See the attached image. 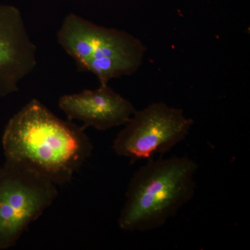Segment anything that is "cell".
I'll return each instance as SVG.
<instances>
[{"label": "cell", "mask_w": 250, "mask_h": 250, "mask_svg": "<svg viewBox=\"0 0 250 250\" xmlns=\"http://www.w3.org/2000/svg\"><path fill=\"white\" fill-rule=\"evenodd\" d=\"M1 143L5 164L22 166L56 185L70 182L93 151L82 126L62 121L36 99L9 120Z\"/></svg>", "instance_id": "obj_1"}, {"label": "cell", "mask_w": 250, "mask_h": 250, "mask_svg": "<svg viewBox=\"0 0 250 250\" xmlns=\"http://www.w3.org/2000/svg\"><path fill=\"white\" fill-rule=\"evenodd\" d=\"M198 165L184 156L149 159L130 180L118 218L125 231H147L173 218L195 194Z\"/></svg>", "instance_id": "obj_2"}, {"label": "cell", "mask_w": 250, "mask_h": 250, "mask_svg": "<svg viewBox=\"0 0 250 250\" xmlns=\"http://www.w3.org/2000/svg\"><path fill=\"white\" fill-rule=\"evenodd\" d=\"M57 41L79 70L93 74L100 85L137 72L146 51L142 41L126 31L98 25L75 14L64 18Z\"/></svg>", "instance_id": "obj_3"}, {"label": "cell", "mask_w": 250, "mask_h": 250, "mask_svg": "<svg viewBox=\"0 0 250 250\" xmlns=\"http://www.w3.org/2000/svg\"><path fill=\"white\" fill-rule=\"evenodd\" d=\"M56 184L22 166L0 167V250L16 246L58 195Z\"/></svg>", "instance_id": "obj_4"}, {"label": "cell", "mask_w": 250, "mask_h": 250, "mask_svg": "<svg viewBox=\"0 0 250 250\" xmlns=\"http://www.w3.org/2000/svg\"><path fill=\"white\" fill-rule=\"evenodd\" d=\"M194 121L181 108L164 103L151 104L136 111L125 127L118 133L113 144L117 155L134 162L164 154L189 134Z\"/></svg>", "instance_id": "obj_5"}, {"label": "cell", "mask_w": 250, "mask_h": 250, "mask_svg": "<svg viewBox=\"0 0 250 250\" xmlns=\"http://www.w3.org/2000/svg\"><path fill=\"white\" fill-rule=\"evenodd\" d=\"M37 65V48L21 11L0 4V98L18 92Z\"/></svg>", "instance_id": "obj_6"}, {"label": "cell", "mask_w": 250, "mask_h": 250, "mask_svg": "<svg viewBox=\"0 0 250 250\" xmlns=\"http://www.w3.org/2000/svg\"><path fill=\"white\" fill-rule=\"evenodd\" d=\"M59 106L68 121L82 122L83 129L93 127L99 131L126 125L136 111L131 102L108 84L62 95Z\"/></svg>", "instance_id": "obj_7"}]
</instances>
